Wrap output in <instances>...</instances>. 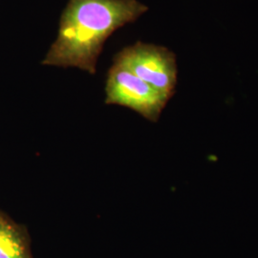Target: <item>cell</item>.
<instances>
[{
    "label": "cell",
    "mask_w": 258,
    "mask_h": 258,
    "mask_svg": "<svg viewBox=\"0 0 258 258\" xmlns=\"http://www.w3.org/2000/svg\"><path fill=\"white\" fill-rule=\"evenodd\" d=\"M148 11L138 0H70L56 39L41 63L77 67L94 75L105 40Z\"/></svg>",
    "instance_id": "6da1fadb"
},
{
    "label": "cell",
    "mask_w": 258,
    "mask_h": 258,
    "mask_svg": "<svg viewBox=\"0 0 258 258\" xmlns=\"http://www.w3.org/2000/svg\"><path fill=\"white\" fill-rule=\"evenodd\" d=\"M107 104H119L156 122L169 99L121 65L111 66L106 81Z\"/></svg>",
    "instance_id": "3957f363"
},
{
    "label": "cell",
    "mask_w": 258,
    "mask_h": 258,
    "mask_svg": "<svg viewBox=\"0 0 258 258\" xmlns=\"http://www.w3.org/2000/svg\"><path fill=\"white\" fill-rule=\"evenodd\" d=\"M114 63L126 68L168 99L175 92V54L166 47L139 41L120 51L114 57Z\"/></svg>",
    "instance_id": "7a4b0ae2"
},
{
    "label": "cell",
    "mask_w": 258,
    "mask_h": 258,
    "mask_svg": "<svg viewBox=\"0 0 258 258\" xmlns=\"http://www.w3.org/2000/svg\"><path fill=\"white\" fill-rule=\"evenodd\" d=\"M0 258H27L24 240L19 230L1 215Z\"/></svg>",
    "instance_id": "277c9868"
}]
</instances>
